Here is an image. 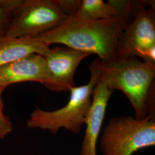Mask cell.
Listing matches in <instances>:
<instances>
[{
    "instance_id": "7a4b0ae2",
    "label": "cell",
    "mask_w": 155,
    "mask_h": 155,
    "mask_svg": "<svg viewBox=\"0 0 155 155\" xmlns=\"http://www.w3.org/2000/svg\"><path fill=\"white\" fill-rule=\"evenodd\" d=\"M97 59L108 87L127 97L136 118L155 115V67L136 57L116 58L109 62Z\"/></svg>"
},
{
    "instance_id": "9a60e30c",
    "label": "cell",
    "mask_w": 155,
    "mask_h": 155,
    "mask_svg": "<svg viewBox=\"0 0 155 155\" xmlns=\"http://www.w3.org/2000/svg\"><path fill=\"white\" fill-rule=\"evenodd\" d=\"M23 0H0V8L13 13L19 7Z\"/></svg>"
},
{
    "instance_id": "5bb4252c",
    "label": "cell",
    "mask_w": 155,
    "mask_h": 155,
    "mask_svg": "<svg viewBox=\"0 0 155 155\" xmlns=\"http://www.w3.org/2000/svg\"><path fill=\"white\" fill-rule=\"evenodd\" d=\"M11 17L12 13L0 8V36L5 34Z\"/></svg>"
},
{
    "instance_id": "8992f818",
    "label": "cell",
    "mask_w": 155,
    "mask_h": 155,
    "mask_svg": "<svg viewBox=\"0 0 155 155\" xmlns=\"http://www.w3.org/2000/svg\"><path fill=\"white\" fill-rule=\"evenodd\" d=\"M154 12L141 6L127 22L118 40L116 58L139 57L155 67Z\"/></svg>"
},
{
    "instance_id": "4fadbf2b",
    "label": "cell",
    "mask_w": 155,
    "mask_h": 155,
    "mask_svg": "<svg viewBox=\"0 0 155 155\" xmlns=\"http://www.w3.org/2000/svg\"><path fill=\"white\" fill-rule=\"evenodd\" d=\"M62 11L68 17L74 16L77 11L81 0H58Z\"/></svg>"
},
{
    "instance_id": "5b68a950",
    "label": "cell",
    "mask_w": 155,
    "mask_h": 155,
    "mask_svg": "<svg viewBox=\"0 0 155 155\" xmlns=\"http://www.w3.org/2000/svg\"><path fill=\"white\" fill-rule=\"evenodd\" d=\"M67 18L58 0H23L13 12L5 35L35 38L55 28Z\"/></svg>"
},
{
    "instance_id": "9c48e42d",
    "label": "cell",
    "mask_w": 155,
    "mask_h": 155,
    "mask_svg": "<svg viewBox=\"0 0 155 155\" xmlns=\"http://www.w3.org/2000/svg\"><path fill=\"white\" fill-rule=\"evenodd\" d=\"M50 74L43 56L33 54L0 67V86L6 88L15 83L36 82L46 87Z\"/></svg>"
},
{
    "instance_id": "30bf717a",
    "label": "cell",
    "mask_w": 155,
    "mask_h": 155,
    "mask_svg": "<svg viewBox=\"0 0 155 155\" xmlns=\"http://www.w3.org/2000/svg\"><path fill=\"white\" fill-rule=\"evenodd\" d=\"M35 38H13L5 35L0 36V67L27 56L37 54L45 55L50 50Z\"/></svg>"
},
{
    "instance_id": "277c9868",
    "label": "cell",
    "mask_w": 155,
    "mask_h": 155,
    "mask_svg": "<svg viewBox=\"0 0 155 155\" xmlns=\"http://www.w3.org/2000/svg\"><path fill=\"white\" fill-rule=\"evenodd\" d=\"M155 145V115L139 120L122 116L111 118L100 140L102 155H132Z\"/></svg>"
},
{
    "instance_id": "52a82bcc",
    "label": "cell",
    "mask_w": 155,
    "mask_h": 155,
    "mask_svg": "<svg viewBox=\"0 0 155 155\" xmlns=\"http://www.w3.org/2000/svg\"><path fill=\"white\" fill-rule=\"evenodd\" d=\"M90 54L67 47L50 48L44 56L50 74L46 88L51 91H70L76 87L74 76L78 67Z\"/></svg>"
},
{
    "instance_id": "7c38bea8",
    "label": "cell",
    "mask_w": 155,
    "mask_h": 155,
    "mask_svg": "<svg viewBox=\"0 0 155 155\" xmlns=\"http://www.w3.org/2000/svg\"><path fill=\"white\" fill-rule=\"evenodd\" d=\"M5 88L0 86V140L12 132L13 126L9 117L6 116L4 112V104L2 94Z\"/></svg>"
},
{
    "instance_id": "ba28073f",
    "label": "cell",
    "mask_w": 155,
    "mask_h": 155,
    "mask_svg": "<svg viewBox=\"0 0 155 155\" xmlns=\"http://www.w3.org/2000/svg\"><path fill=\"white\" fill-rule=\"evenodd\" d=\"M113 91L108 87L101 75L94 87L91 104L85 125V134L82 144L81 155H97V144L104 122L108 102Z\"/></svg>"
},
{
    "instance_id": "3957f363",
    "label": "cell",
    "mask_w": 155,
    "mask_h": 155,
    "mask_svg": "<svg viewBox=\"0 0 155 155\" xmlns=\"http://www.w3.org/2000/svg\"><path fill=\"white\" fill-rule=\"evenodd\" d=\"M89 70L91 78L89 83L71 89L66 105L54 111L44 110L36 107L27 121V127L48 130L52 134H56L62 128L74 134L80 133L86 123L94 87L102 75L97 59L90 64Z\"/></svg>"
},
{
    "instance_id": "8fae6325",
    "label": "cell",
    "mask_w": 155,
    "mask_h": 155,
    "mask_svg": "<svg viewBox=\"0 0 155 155\" xmlns=\"http://www.w3.org/2000/svg\"><path fill=\"white\" fill-rule=\"evenodd\" d=\"M118 16L116 9L108 1L102 0H81L74 17L78 19L97 21L105 20Z\"/></svg>"
},
{
    "instance_id": "6da1fadb",
    "label": "cell",
    "mask_w": 155,
    "mask_h": 155,
    "mask_svg": "<svg viewBox=\"0 0 155 155\" xmlns=\"http://www.w3.org/2000/svg\"><path fill=\"white\" fill-rule=\"evenodd\" d=\"M127 23L120 16L97 21L68 17L55 28L35 38L48 46L61 44L90 55L96 54L101 61L109 62L117 58L118 40Z\"/></svg>"
}]
</instances>
